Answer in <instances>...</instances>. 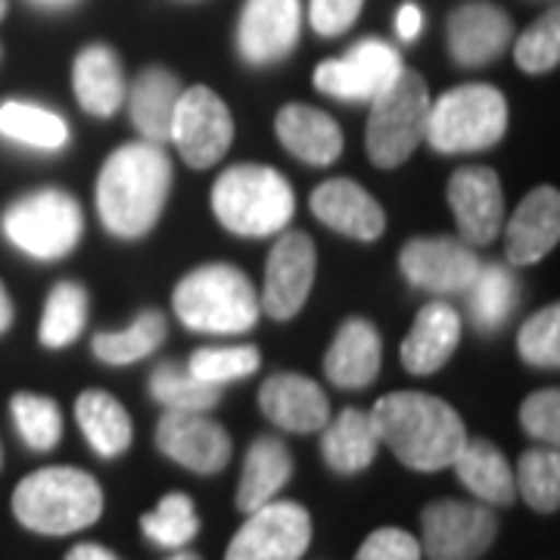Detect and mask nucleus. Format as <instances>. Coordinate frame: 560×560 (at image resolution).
Wrapping results in <instances>:
<instances>
[{
	"instance_id": "1",
	"label": "nucleus",
	"mask_w": 560,
	"mask_h": 560,
	"mask_svg": "<svg viewBox=\"0 0 560 560\" xmlns=\"http://www.w3.org/2000/svg\"><path fill=\"white\" fill-rule=\"evenodd\" d=\"M172 190V162L160 143H125L97 175V212L113 237L138 241L160 221Z\"/></svg>"
},
{
	"instance_id": "2",
	"label": "nucleus",
	"mask_w": 560,
	"mask_h": 560,
	"mask_svg": "<svg viewBox=\"0 0 560 560\" xmlns=\"http://www.w3.org/2000/svg\"><path fill=\"white\" fill-rule=\"evenodd\" d=\"M374 433L411 470H445L467 442V427L448 401L427 393H389L371 411Z\"/></svg>"
},
{
	"instance_id": "3",
	"label": "nucleus",
	"mask_w": 560,
	"mask_h": 560,
	"mask_svg": "<svg viewBox=\"0 0 560 560\" xmlns=\"http://www.w3.org/2000/svg\"><path fill=\"white\" fill-rule=\"evenodd\" d=\"M13 514L38 536H72L101 521L103 489L79 467H40L16 486Z\"/></svg>"
},
{
	"instance_id": "4",
	"label": "nucleus",
	"mask_w": 560,
	"mask_h": 560,
	"mask_svg": "<svg viewBox=\"0 0 560 560\" xmlns=\"http://www.w3.org/2000/svg\"><path fill=\"white\" fill-rule=\"evenodd\" d=\"M175 315L197 334L234 337L259 320V296L249 278L234 265H202L180 280L172 293Z\"/></svg>"
},
{
	"instance_id": "5",
	"label": "nucleus",
	"mask_w": 560,
	"mask_h": 560,
	"mask_svg": "<svg viewBox=\"0 0 560 560\" xmlns=\"http://www.w3.org/2000/svg\"><path fill=\"white\" fill-rule=\"evenodd\" d=\"M296 209L290 180L268 165H234L212 187L215 219L237 237H271Z\"/></svg>"
},
{
	"instance_id": "6",
	"label": "nucleus",
	"mask_w": 560,
	"mask_h": 560,
	"mask_svg": "<svg viewBox=\"0 0 560 560\" xmlns=\"http://www.w3.org/2000/svg\"><path fill=\"white\" fill-rule=\"evenodd\" d=\"M430 88L418 72L401 69L371 101L364 150L377 168H399L420 147L430 116Z\"/></svg>"
},
{
	"instance_id": "7",
	"label": "nucleus",
	"mask_w": 560,
	"mask_h": 560,
	"mask_svg": "<svg viewBox=\"0 0 560 560\" xmlns=\"http://www.w3.org/2000/svg\"><path fill=\"white\" fill-rule=\"evenodd\" d=\"M508 128V101L499 88L460 84L430 103L427 143L436 153H480L495 147Z\"/></svg>"
},
{
	"instance_id": "8",
	"label": "nucleus",
	"mask_w": 560,
	"mask_h": 560,
	"mask_svg": "<svg viewBox=\"0 0 560 560\" xmlns=\"http://www.w3.org/2000/svg\"><path fill=\"white\" fill-rule=\"evenodd\" d=\"M0 228L7 241L25 256L57 261L79 246L84 219H81V206L66 190L44 187L13 202L3 212Z\"/></svg>"
},
{
	"instance_id": "9",
	"label": "nucleus",
	"mask_w": 560,
	"mask_h": 560,
	"mask_svg": "<svg viewBox=\"0 0 560 560\" xmlns=\"http://www.w3.org/2000/svg\"><path fill=\"white\" fill-rule=\"evenodd\" d=\"M499 536V517L489 504L442 499L420 514V555L427 560H477Z\"/></svg>"
},
{
	"instance_id": "10",
	"label": "nucleus",
	"mask_w": 560,
	"mask_h": 560,
	"mask_svg": "<svg viewBox=\"0 0 560 560\" xmlns=\"http://www.w3.org/2000/svg\"><path fill=\"white\" fill-rule=\"evenodd\" d=\"M168 140H175L180 160L190 168H209L231 150L234 119L228 103L212 88H187L180 91Z\"/></svg>"
},
{
	"instance_id": "11",
	"label": "nucleus",
	"mask_w": 560,
	"mask_h": 560,
	"mask_svg": "<svg viewBox=\"0 0 560 560\" xmlns=\"http://www.w3.org/2000/svg\"><path fill=\"white\" fill-rule=\"evenodd\" d=\"M312 541V517L296 501H268L246 514L224 560H300Z\"/></svg>"
},
{
	"instance_id": "12",
	"label": "nucleus",
	"mask_w": 560,
	"mask_h": 560,
	"mask_svg": "<svg viewBox=\"0 0 560 560\" xmlns=\"http://www.w3.org/2000/svg\"><path fill=\"white\" fill-rule=\"evenodd\" d=\"M315 271H318V253H315L312 237L302 231L280 234L265 265V287H261L259 300L261 312L275 320L296 318L315 287Z\"/></svg>"
},
{
	"instance_id": "13",
	"label": "nucleus",
	"mask_w": 560,
	"mask_h": 560,
	"mask_svg": "<svg viewBox=\"0 0 560 560\" xmlns=\"http://www.w3.org/2000/svg\"><path fill=\"white\" fill-rule=\"evenodd\" d=\"M399 54L386 40H359L340 60L320 62L315 69V88L337 101L371 103L389 81L399 75Z\"/></svg>"
},
{
	"instance_id": "14",
	"label": "nucleus",
	"mask_w": 560,
	"mask_h": 560,
	"mask_svg": "<svg viewBox=\"0 0 560 560\" xmlns=\"http://www.w3.org/2000/svg\"><path fill=\"white\" fill-rule=\"evenodd\" d=\"M156 445L165 458H172L190 474L212 477L231 460V436L219 420L206 418V411H165L156 423Z\"/></svg>"
},
{
	"instance_id": "15",
	"label": "nucleus",
	"mask_w": 560,
	"mask_h": 560,
	"mask_svg": "<svg viewBox=\"0 0 560 560\" xmlns=\"http://www.w3.org/2000/svg\"><path fill=\"white\" fill-rule=\"evenodd\" d=\"M448 206L458 221L460 241L467 246H489L504 224L501 178L486 165H464L448 180Z\"/></svg>"
},
{
	"instance_id": "16",
	"label": "nucleus",
	"mask_w": 560,
	"mask_h": 560,
	"mask_svg": "<svg viewBox=\"0 0 560 560\" xmlns=\"http://www.w3.org/2000/svg\"><path fill=\"white\" fill-rule=\"evenodd\" d=\"M401 275L430 293H467L480 271V259L455 237H418L405 243L399 256Z\"/></svg>"
},
{
	"instance_id": "17",
	"label": "nucleus",
	"mask_w": 560,
	"mask_h": 560,
	"mask_svg": "<svg viewBox=\"0 0 560 560\" xmlns=\"http://www.w3.org/2000/svg\"><path fill=\"white\" fill-rule=\"evenodd\" d=\"M300 25V0H246L237 28L241 57L249 66L280 62L296 47Z\"/></svg>"
},
{
	"instance_id": "18",
	"label": "nucleus",
	"mask_w": 560,
	"mask_h": 560,
	"mask_svg": "<svg viewBox=\"0 0 560 560\" xmlns=\"http://www.w3.org/2000/svg\"><path fill=\"white\" fill-rule=\"evenodd\" d=\"M560 241V194L555 187H536L517 206L504 228V256L514 268L536 265Z\"/></svg>"
},
{
	"instance_id": "19",
	"label": "nucleus",
	"mask_w": 560,
	"mask_h": 560,
	"mask_svg": "<svg viewBox=\"0 0 560 560\" xmlns=\"http://www.w3.org/2000/svg\"><path fill=\"white\" fill-rule=\"evenodd\" d=\"M312 212L320 224L334 228L352 241H381L386 231V215L361 184L349 178H330L312 194Z\"/></svg>"
},
{
	"instance_id": "20",
	"label": "nucleus",
	"mask_w": 560,
	"mask_h": 560,
	"mask_svg": "<svg viewBox=\"0 0 560 560\" xmlns=\"http://www.w3.org/2000/svg\"><path fill=\"white\" fill-rule=\"evenodd\" d=\"M514 38L508 13L486 0H467L448 16V54L460 66H486Z\"/></svg>"
},
{
	"instance_id": "21",
	"label": "nucleus",
	"mask_w": 560,
	"mask_h": 560,
	"mask_svg": "<svg viewBox=\"0 0 560 560\" xmlns=\"http://www.w3.org/2000/svg\"><path fill=\"white\" fill-rule=\"evenodd\" d=\"M261 415L287 433H315L330 420V401L305 374H271L259 389Z\"/></svg>"
},
{
	"instance_id": "22",
	"label": "nucleus",
	"mask_w": 560,
	"mask_h": 560,
	"mask_svg": "<svg viewBox=\"0 0 560 560\" xmlns=\"http://www.w3.org/2000/svg\"><path fill=\"white\" fill-rule=\"evenodd\" d=\"M383 342L377 327L364 318H349L337 330L324 355V374L340 389H364L381 374Z\"/></svg>"
},
{
	"instance_id": "23",
	"label": "nucleus",
	"mask_w": 560,
	"mask_h": 560,
	"mask_svg": "<svg viewBox=\"0 0 560 560\" xmlns=\"http://www.w3.org/2000/svg\"><path fill=\"white\" fill-rule=\"evenodd\" d=\"M460 342L458 312L445 302H430L418 312L401 342V364L411 374H436Z\"/></svg>"
},
{
	"instance_id": "24",
	"label": "nucleus",
	"mask_w": 560,
	"mask_h": 560,
	"mask_svg": "<svg viewBox=\"0 0 560 560\" xmlns=\"http://www.w3.org/2000/svg\"><path fill=\"white\" fill-rule=\"evenodd\" d=\"M280 143L308 165H330L340 160L342 131L324 109L308 103H287L275 119Z\"/></svg>"
},
{
	"instance_id": "25",
	"label": "nucleus",
	"mask_w": 560,
	"mask_h": 560,
	"mask_svg": "<svg viewBox=\"0 0 560 560\" xmlns=\"http://www.w3.org/2000/svg\"><path fill=\"white\" fill-rule=\"evenodd\" d=\"M72 91L84 106V113L101 116V119L113 116L125 101V75H121L119 57L103 44L84 47L72 66Z\"/></svg>"
},
{
	"instance_id": "26",
	"label": "nucleus",
	"mask_w": 560,
	"mask_h": 560,
	"mask_svg": "<svg viewBox=\"0 0 560 560\" xmlns=\"http://www.w3.org/2000/svg\"><path fill=\"white\" fill-rule=\"evenodd\" d=\"M458 480L482 501V504H499L508 508L517 499L514 470L508 458L501 455L499 445L489 440H467L460 445L458 458L452 460Z\"/></svg>"
},
{
	"instance_id": "27",
	"label": "nucleus",
	"mask_w": 560,
	"mask_h": 560,
	"mask_svg": "<svg viewBox=\"0 0 560 560\" xmlns=\"http://www.w3.org/2000/svg\"><path fill=\"white\" fill-rule=\"evenodd\" d=\"M381 440L374 433L371 415L359 408H346L337 415L334 423H324V440H320V455L334 474L352 477L368 470L377 458Z\"/></svg>"
},
{
	"instance_id": "28",
	"label": "nucleus",
	"mask_w": 560,
	"mask_h": 560,
	"mask_svg": "<svg viewBox=\"0 0 560 560\" xmlns=\"http://www.w3.org/2000/svg\"><path fill=\"white\" fill-rule=\"evenodd\" d=\"M293 477V455L275 436H259L249 445L243 460L241 486H237V508L253 514L256 508L278 499V492Z\"/></svg>"
},
{
	"instance_id": "29",
	"label": "nucleus",
	"mask_w": 560,
	"mask_h": 560,
	"mask_svg": "<svg viewBox=\"0 0 560 560\" xmlns=\"http://www.w3.org/2000/svg\"><path fill=\"white\" fill-rule=\"evenodd\" d=\"M180 97L178 75H172L162 66L143 69L135 84H131V121L140 131V138L150 143H165L172 131V116Z\"/></svg>"
},
{
	"instance_id": "30",
	"label": "nucleus",
	"mask_w": 560,
	"mask_h": 560,
	"mask_svg": "<svg viewBox=\"0 0 560 560\" xmlns=\"http://www.w3.org/2000/svg\"><path fill=\"white\" fill-rule=\"evenodd\" d=\"M75 418H79L88 445L101 458H119L131 448V440H135L131 415L125 411V405L116 396H109L103 389L81 393L75 401Z\"/></svg>"
},
{
	"instance_id": "31",
	"label": "nucleus",
	"mask_w": 560,
	"mask_h": 560,
	"mask_svg": "<svg viewBox=\"0 0 560 560\" xmlns=\"http://www.w3.org/2000/svg\"><path fill=\"white\" fill-rule=\"evenodd\" d=\"M521 302V283L508 265H486L467 287V308L482 334L499 330Z\"/></svg>"
},
{
	"instance_id": "32",
	"label": "nucleus",
	"mask_w": 560,
	"mask_h": 560,
	"mask_svg": "<svg viewBox=\"0 0 560 560\" xmlns=\"http://www.w3.org/2000/svg\"><path fill=\"white\" fill-rule=\"evenodd\" d=\"M0 135L32 150L57 153L69 143V125L38 103L7 101L0 106Z\"/></svg>"
},
{
	"instance_id": "33",
	"label": "nucleus",
	"mask_w": 560,
	"mask_h": 560,
	"mask_svg": "<svg viewBox=\"0 0 560 560\" xmlns=\"http://www.w3.org/2000/svg\"><path fill=\"white\" fill-rule=\"evenodd\" d=\"M168 334V324H165V315L156 312V308H147L140 312L138 320L128 327V330H116V334H97L91 340V349L94 355L103 361V364H135V361H143L147 355H153L156 349L165 340Z\"/></svg>"
},
{
	"instance_id": "34",
	"label": "nucleus",
	"mask_w": 560,
	"mask_h": 560,
	"mask_svg": "<svg viewBox=\"0 0 560 560\" xmlns=\"http://www.w3.org/2000/svg\"><path fill=\"white\" fill-rule=\"evenodd\" d=\"M84 324H88V290L79 280H60L44 302L38 330L40 346L66 349L69 342L79 340Z\"/></svg>"
},
{
	"instance_id": "35",
	"label": "nucleus",
	"mask_w": 560,
	"mask_h": 560,
	"mask_svg": "<svg viewBox=\"0 0 560 560\" xmlns=\"http://www.w3.org/2000/svg\"><path fill=\"white\" fill-rule=\"evenodd\" d=\"M150 396L172 411H212L221 386L194 377L187 364H160L150 377Z\"/></svg>"
},
{
	"instance_id": "36",
	"label": "nucleus",
	"mask_w": 560,
	"mask_h": 560,
	"mask_svg": "<svg viewBox=\"0 0 560 560\" xmlns=\"http://www.w3.org/2000/svg\"><path fill=\"white\" fill-rule=\"evenodd\" d=\"M514 486L523 501L539 511V514H555L560 504V455L558 448H529L523 452Z\"/></svg>"
},
{
	"instance_id": "37",
	"label": "nucleus",
	"mask_w": 560,
	"mask_h": 560,
	"mask_svg": "<svg viewBox=\"0 0 560 560\" xmlns=\"http://www.w3.org/2000/svg\"><path fill=\"white\" fill-rule=\"evenodd\" d=\"M140 529L153 545L178 551L200 533V517H197V508H194L190 495L172 492L156 504V511L140 517Z\"/></svg>"
},
{
	"instance_id": "38",
	"label": "nucleus",
	"mask_w": 560,
	"mask_h": 560,
	"mask_svg": "<svg viewBox=\"0 0 560 560\" xmlns=\"http://www.w3.org/2000/svg\"><path fill=\"white\" fill-rule=\"evenodd\" d=\"M10 415L20 430L22 442L32 452H50L60 445L62 436V415L60 405L38 393H16L10 399Z\"/></svg>"
},
{
	"instance_id": "39",
	"label": "nucleus",
	"mask_w": 560,
	"mask_h": 560,
	"mask_svg": "<svg viewBox=\"0 0 560 560\" xmlns=\"http://www.w3.org/2000/svg\"><path fill=\"white\" fill-rule=\"evenodd\" d=\"M259 361L256 346H212V349H197L187 361V371L200 381L224 386V383L243 381V377L256 374Z\"/></svg>"
},
{
	"instance_id": "40",
	"label": "nucleus",
	"mask_w": 560,
	"mask_h": 560,
	"mask_svg": "<svg viewBox=\"0 0 560 560\" xmlns=\"http://www.w3.org/2000/svg\"><path fill=\"white\" fill-rule=\"evenodd\" d=\"M514 60L523 72H548L560 62V13L548 10L536 25H529L514 44Z\"/></svg>"
},
{
	"instance_id": "41",
	"label": "nucleus",
	"mask_w": 560,
	"mask_h": 560,
	"mask_svg": "<svg viewBox=\"0 0 560 560\" xmlns=\"http://www.w3.org/2000/svg\"><path fill=\"white\" fill-rule=\"evenodd\" d=\"M521 359L533 368H558L560 364V308L548 305L523 324L517 334Z\"/></svg>"
},
{
	"instance_id": "42",
	"label": "nucleus",
	"mask_w": 560,
	"mask_h": 560,
	"mask_svg": "<svg viewBox=\"0 0 560 560\" xmlns=\"http://www.w3.org/2000/svg\"><path fill=\"white\" fill-rule=\"evenodd\" d=\"M523 430L533 440L545 445H558L560 440V393L558 389H539L521 405Z\"/></svg>"
},
{
	"instance_id": "43",
	"label": "nucleus",
	"mask_w": 560,
	"mask_h": 560,
	"mask_svg": "<svg viewBox=\"0 0 560 560\" xmlns=\"http://www.w3.org/2000/svg\"><path fill=\"white\" fill-rule=\"evenodd\" d=\"M420 541L405 533V529H396V526H383L377 533H371L364 545L359 548L355 560H420Z\"/></svg>"
},
{
	"instance_id": "44",
	"label": "nucleus",
	"mask_w": 560,
	"mask_h": 560,
	"mask_svg": "<svg viewBox=\"0 0 560 560\" xmlns=\"http://www.w3.org/2000/svg\"><path fill=\"white\" fill-rule=\"evenodd\" d=\"M364 0H312V25L324 38H337L352 22L359 20Z\"/></svg>"
},
{
	"instance_id": "45",
	"label": "nucleus",
	"mask_w": 560,
	"mask_h": 560,
	"mask_svg": "<svg viewBox=\"0 0 560 560\" xmlns=\"http://www.w3.org/2000/svg\"><path fill=\"white\" fill-rule=\"evenodd\" d=\"M423 28V13H420L418 3H405L396 16V32L401 40H415Z\"/></svg>"
},
{
	"instance_id": "46",
	"label": "nucleus",
	"mask_w": 560,
	"mask_h": 560,
	"mask_svg": "<svg viewBox=\"0 0 560 560\" xmlns=\"http://www.w3.org/2000/svg\"><path fill=\"white\" fill-rule=\"evenodd\" d=\"M66 560H119L109 548H103V545H94V541H81V545H75L69 555H66Z\"/></svg>"
},
{
	"instance_id": "47",
	"label": "nucleus",
	"mask_w": 560,
	"mask_h": 560,
	"mask_svg": "<svg viewBox=\"0 0 560 560\" xmlns=\"http://www.w3.org/2000/svg\"><path fill=\"white\" fill-rule=\"evenodd\" d=\"M13 318H16L13 300H10V293H7V287H3V280H0V337L13 327Z\"/></svg>"
},
{
	"instance_id": "48",
	"label": "nucleus",
	"mask_w": 560,
	"mask_h": 560,
	"mask_svg": "<svg viewBox=\"0 0 560 560\" xmlns=\"http://www.w3.org/2000/svg\"><path fill=\"white\" fill-rule=\"evenodd\" d=\"M35 7H44V10H62V7H72L75 0H32Z\"/></svg>"
},
{
	"instance_id": "49",
	"label": "nucleus",
	"mask_w": 560,
	"mask_h": 560,
	"mask_svg": "<svg viewBox=\"0 0 560 560\" xmlns=\"http://www.w3.org/2000/svg\"><path fill=\"white\" fill-rule=\"evenodd\" d=\"M165 560H202L200 555H194V551H175L172 558H165Z\"/></svg>"
},
{
	"instance_id": "50",
	"label": "nucleus",
	"mask_w": 560,
	"mask_h": 560,
	"mask_svg": "<svg viewBox=\"0 0 560 560\" xmlns=\"http://www.w3.org/2000/svg\"><path fill=\"white\" fill-rule=\"evenodd\" d=\"M7 16V0H0V20Z\"/></svg>"
},
{
	"instance_id": "51",
	"label": "nucleus",
	"mask_w": 560,
	"mask_h": 560,
	"mask_svg": "<svg viewBox=\"0 0 560 560\" xmlns=\"http://www.w3.org/2000/svg\"><path fill=\"white\" fill-rule=\"evenodd\" d=\"M0 467H3V448H0Z\"/></svg>"
}]
</instances>
